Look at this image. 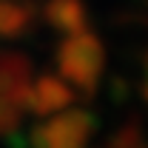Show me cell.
Here are the masks:
<instances>
[{
  "instance_id": "6da1fadb",
  "label": "cell",
  "mask_w": 148,
  "mask_h": 148,
  "mask_svg": "<svg viewBox=\"0 0 148 148\" xmlns=\"http://www.w3.org/2000/svg\"><path fill=\"white\" fill-rule=\"evenodd\" d=\"M57 66L71 86H77L86 94H94L103 77V66H106V51H103L100 37L88 29L77 34H66V40L57 49Z\"/></svg>"
},
{
  "instance_id": "7a4b0ae2",
  "label": "cell",
  "mask_w": 148,
  "mask_h": 148,
  "mask_svg": "<svg viewBox=\"0 0 148 148\" xmlns=\"http://www.w3.org/2000/svg\"><path fill=\"white\" fill-rule=\"evenodd\" d=\"M94 125H97V120L91 111L66 108L54 114L49 123L37 125L32 134V145L34 148H86Z\"/></svg>"
},
{
  "instance_id": "3957f363",
  "label": "cell",
  "mask_w": 148,
  "mask_h": 148,
  "mask_svg": "<svg viewBox=\"0 0 148 148\" xmlns=\"http://www.w3.org/2000/svg\"><path fill=\"white\" fill-rule=\"evenodd\" d=\"M29 88H32V63L23 54H12V51L0 54V100L26 111Z\"/></svg>"
},
{
  "instance_id": "277c9868",
  "label": "cell",
  "mask_w": 148,
  "mask_h": 148,
  "mask_svg": "<svg viewBox=\"0 0 148 148\" xmlns=\"http://www.w3.org/2000/svg\"><path fill=\"white\" fill-rule=\"evenodd\" d=\"M71 100H74V91L66 86L63 77L40 74L37 80H32L26 111H34L40 117H46V114H60V111H66L71 106Z\"/></svg>"
},
{
  "instance_id": "5b68a950",
  "label": "cell",
  "mask_w": 148,
  "mask_h": 148,
  "mask_svg": "<svg viewBox=\"0 0 148 148\" xmlns=\"http://www.w3.org/2000/svg\"><path fill=\"white\" fill-rule=\"evenodd\" d=\"M43 17L51 29L63 32V34L86 32V26H88V12H86L83 0H49L43 9Z\"/></svg>"
},
{
  "instance_id": "8992f818",
  "label": "cell",
  "mask_w": 148,
  "mask_h": 148,
  "mask_svg": "<svg viewBox=\"0 0 148 148\" xmlns=\"http://www.w3.org/2000/svg\"><path fill=\"white\" fill-rule=\"evenodd\" d=\"M34 20L32 3H12L0 0V37H17L23 34Z\"/></svg>"
},
{
  "instance_id": "52a82bcc",
  "label": "cell",
  "mask_w": 148,
  "mask_h": 148,
  "mask_svg": "<svg viewBox=\"0 0 148 148\" xmlns=\"http://www.w3.org/2000/svg\"><path fill=\"white\" fill-rule=\"evenodd\" d=\"M111 148H145V140H143V134H140L137 125H125L111 140Z\"/></svg>"
},
{
  "instance_id": "ba28073f",
  "label": "cell",
  "mask_w": 148,
  "mask_h": 148,
  "mask_svg": "<svg viewBox=\"0 0 148 148\" xmlns=\"http://www.w3.org/2000/svg\"><path fill=\"white\" fill-rule=\"evenodd\" d=\"M20 114H23L20 108H14V106L6 103V100H0V134H12V131H17Z\"/></svg>"
},
{
  "instance_id": "9c48e42d",
  "label": "cell",
  "mask_w": 148,
  "mask_h": 148,
  "mask_svg": "<svg viewBox=\"0 0 148 148\" xmlns=\"http://www.w3.org/2000/svg\"><path fill=\"white\" fill-rule=\"evenodd\" d=\"M12 3H26V0H12Z\"/></svg>"
},
{
  "instance_id": "30bf717a",
  "label": "cell",
  "mask_w": 148,
  "mask_h": 148,
  "mask_svg": "<svg viewBox=\"0 0 148 148\" xmlns=\"http://www.w3.org/2000/svg\"><path fill=\"white\" fill-rule=\"evenodd\" d=\"M145 97H148V88H145Z\"/></svg>"
}]
</instances>
